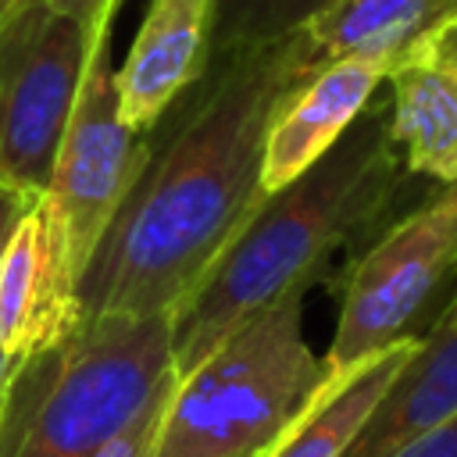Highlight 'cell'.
<instances>
[{
    "instance_id": "cell-3",
    "label": "cell",
    "mask_w": 457,
    "mask_h": 457,
    "mask_svg": "<svg viewBox=\"0 0 457 457\" xmlns=\"http://www.w3.org/2000/svg\"><path fill=\"white\" fill-rule=\"evenodd\" d=\"M175 378L171 314L79 318L0 386V457H96Z\"/></svg>"
},
{
    "instance_id": "cell-8",
    "label": "cell",
    "mask_w": 457,
    "mask_h": 457,
    "mask_svg": "<svg viewBox=\"0 0 457 457\" xmlns=\"http://www.w3.org/2000/svg\"><path fill=\"white\" fill-rule=\"evenodd\" d=\"M389 132L411 179L457 182V18L403 46L389 68Z\"/></svg>"
},
{
    "instance_id": "cell-18",
    "label": "cell",
    "mask_w": 457,
    "mask_h": 457,
    "mask_svg": "<svg viewBox=\"0 0 457 457\" xmlns=\"http://www.w3.org/2000/svg\"><path fill=\"white\" fill-rule=\"evenodd\" d=\"M386 457H457V414L446 418L443 425L421 432L418 439L396 446V450L386 453Z\"/></svg>"
},
{
    "instance_id": "cell-6",
    "label": "cell",
    "mask_w": 457,
    "mask_h": 457,
    "mask_svg": "<svg viewBox=\"0 0 457 457\" xmlns=\"http://www.w3.org/2000/svg\"><path fill=\"white\" fill-rule=\"evenodd\" d=\"M457 271V182L393 221L350 268L325 375H343L361 361L414 336L443 282Z\"/></svg>"
},
{
    "instance_id": "cell-19",
    "label": "cell",
    "mask_w": 457,
    "mask_h": 457,
    "mask_svg": "<svg viewBox=\"0 0 457 457\" xmlns=\"http://www.w3.org/2000/svg\"><path fill=\"white\" fill-rule=\"evenodd\" d=\"M36 193L21 189V186H11V182H0V264H4V253H7V243L11 236L18 232L21 218L36 207Z\"/></svg>"
},
{
    "instance_id": "cell-15",
    "label": "cell",
    "mask_w": 457,
    "mask_h": 457,
    "mask_svg": "<svg viewBox=\"0 0 457 457\" xmlns=\"http://www.w3.org/2000/svg\"><path fill=\"white\" fill-rule=\"evenodd\" d=\"M332 0H218L211 61L293 36L307 18H314Z\"/></svg>"
},
{
    "instance_id": "cell-5",
    "label": "cell",
    "mask_w": 457,
    "mask_h": 457,
    "mask_svg": "<svg viewBox=\"0 0 457 457\" xmlns=\"http://www.w3.org/2000/svg\"><path fill=\"white\" fill-rule=\"evenodd\" d=\"M150 157L146 136L132 132L121 118L114 64H111V21L96 32L82 86L61 136L46 189L39 196V214L54 246V257L71 286H79L89 253L96 250L104 228L121 207L129 186Z\"/></svg>"
},
{
    "instance_id": "cell-13",
    "label": "cell",
    "mask_w": 457,
    "mask_h": 457,
    "mask_svg": "<svg viewBox=\"0 0 457 457\" xmlns=\"http://www.w3.org/2000/svg\"><path fill=\"white\" fill-rule=\"evenodd\" d=\"M457 18V0H332L293 32L303 75L346 61H393L421 32Z\"/></svg>"
},
{
    "instance_id": "cell-10",
    "label": "cell",
    "mask_w": 457,
    "mask_h": 457,
    "mask_svg": "<svg viewBox=\"0 0 457 457\" xmlns=\"http://www.w3.org/2000/svg\"><path fill=\"white\" fill-rule=\"evenodd\" d=\"M386 61L346 57L332 61L293 82L271 107L264 132L261 182L264 193L289 186L303 175L368 107L375 86L386 79Z\"/></svg>"
},
{
    "instance_id": "cell-7",
    "label": "cell",
    "mask_w": 457,
    "mask_h": 457,
    "mask_svg": "<svg viewBox=\"0 0 457 457\" xmlns=\"http://www.w3.org/2000/svg\"><path fill=\"white\" fill-rule=\"evenodd\" d=\"M100 29L43 7L0 29V182L43 196Z\"/></svg>"
},
{
    "instance_id": "cell-4",
    "label": "cell",
    "mask_w": 457,
    "mask_h": 457,
    "mask_svg": "<svg viewBox=\"0 0 457 457\" xmlns=\"http://www.w3.org/2000/svg\"><path fill=\"white\" fill-rule=\"evenodd\" d=\"M303 296L286 293L175 378L146 457H257L293 421L325 378Z\"/></svg>"
},
{
    "instance_id": "cell-11",
    "label": "cell",
    "mask_w": 457,
    "mask_h": 457,
    "mask_svg": "<svg viewBox=\"0 0 457 457\" xmlns=\"http://www.w3.org/2000/svg\"><path fill=\"white\" fill-rule=\"evenodd\" d=\"M75 325V286L54 257L39 207H32L11 236L0 264V350L18 364L57 346Z\"/></svg>"
},
{
    "instance_id": "cell-12",
    "label": "cell",
    "mask_w": 457,
    "mask_h": 457,
    "mask_svg": "<svg viewBox=\"0 0 457 457\" xmlns=\"http://www.w3.org/2000/svg\"><path fill=\"white\" fill-rule=\"evenodd\" d=\"M457 414V332L428 328L393 375L343 457H386Z\"/></svg>"
},
{
    "instance_id": "cell-14",
    "label": "cell",
    "mask_w": 457,
    "mask_h": 457,
    "mask_svg": "<svg viewBox=\"0 0 457 457\" xmlns=\"http://www.w3.org/2000/svg\"><path fill=\"white\" fill-rule=\"evenodd\" d=\"M414 346L418 339H403L343 375H325L311 400L257 457H343Z\"/></svg>"
},
{
    "instance_id": "cell-21",
    "label": "cell",
    "mask_w": 457,
    "mask_h": 457,
    "mask_svg": "<svg viewBox=\"0 0 457 457\" xmlns=\"http://www.w3.org/2000/svg\"><path fill=\"white\" fill-rule=\"evenodd\" d=\"M18 4H21V0H0V29L11 21V14L18 11Z\"/></svg>"
},
{
    "instance_id": "cell-20",
    "label": "cell",
    "mask_w": 457,
    "mask_h": 457,
    "mask_svg": "<svg viewBox=\"0 0 457 457\" xmlns=\"http://www.w3.org/2000/svg\"><path fill=\"white\" fill-rule=\"evenodd\" d=\"M432 328H453V332H457V289H453L450 303L443 307V314L436 318V325H432Z\"/></svg>"
},
{
    "instance_id": "cell-17",
    "label": "cell",
    "mask_w": 457,
    "mask_h": 457,
    "mask_svg": "<svg viewBox=\"0 0 457 457\" xmlns=\"http://www.w3.org/2000/svg\"><path fill=\"white\" fill-rule=\"evenodd\" d=\"M118 4L121 0H21L18 7H43V11H54V14H68V18H75L79 25H86L93 32L104 21H114Z\"/></svg>"
},
{
    "instance_id": "cell-9",
    "label": "cell",
    "mask_w": 457,
    "mask_h": 457,
    "mask_svg": "<svg viewBox=\"0 0 457 457\" xmlns=\"http://www.w3.org/2000/svg\"><path fill=\"white\" fill-rule=\"evenodd\" d=\"M218 0H150L125 61L114 68L121 118L146 136L207 71Z\"/></svg>"
},
{
    "instance_id": "cell-1",
    "label": "cell",
    "mask_w": 457,
    "mask_h": 457,
    "mask_svg": "<svg viewBox=\"0 0 457 457\" xmlns=\"http://www.w3.org/2000/svg\"><path fill=\"white\" fill-rule=\"evenodd\" d=\"M303 79L293 36L211 61L171 104L168 132L79 275V318L175 314L264 204L275 100Z\"/></svg>"
},
{
    "instance_id": "cell-2",
    "label": "cell",
    "mask_w": 457,
    "mask_h": 457,
    "mask_svg": "<svg viewBox=\"0 0 457 457\" xmlns=\"http://www.w3.org/2000/svg\"><path fill=\"white\" fill-rule=\"evenodd\" d=\"M407 179L389 132V107L368 104L328 154L264 196L171 314L175 375H186L286 293L307 289L332 253L389 221Z\"/></svg>"
},
{
    "instance_id": "cell-16",
    "label": "cell",
    "mask_w": 457,
    "mask_h": 457,
    "mask_svg": "<svg viewBox=\"0 0 457 457\" xmlns=\"http://www.w3.org/2000/svg\"><path fill=\"white\" fill-rule=\"evenodd\" d=\"M179 378V375H175ZM175 378L143 407V414L132 421V425H125L118 436H111L104 446H100V453L96 457H146L150 453V446H154V436H157V421H161V407H164V396H168V389L175 386Z\"/></svg>"
},
{
    "instance_id": "cell-22",
    "label": "cell",
    "mask_w": 457,
    "mask_h": 457,
    "mask_svg": "<svg viewBox=\"0 0 457 457\" xmlns=\"http://www.w3.org/2000/svg\"><path fill=\"white\" fill-rule=\"evenodd\" d=\"M7 371H11V361H7V353L0 350V386H4V378H7Z\"/></svg>"
}]
</instances>
